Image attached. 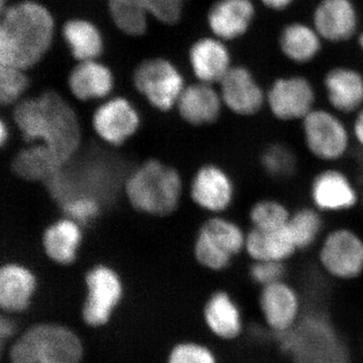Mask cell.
I'll list each match as a JSON object with an SVG mask.
<instances>
[{
  "label": "cell",
  "mask_w": 363,
  "mask_h": 363,
  "mask_svg": "<svg viewBox=\"0 0 363 363\" xmlns=\"http://www.w3.org/2000/svg\"><path fill=\"white\" fill-rule=\"evenodd\" d=\"M13 121L26 140L43 143L64 164L81 145L77 116L71 105L54 91L16 104Z\"/></svg>",
  "instance_id": "cell-1"
},
{
  "label": "cell",
  "mask_w": 363,
  "mask_h": 363,
  "mask_svg": "<svg viewBox=\"0 0 363 363\" xmlns=\"http://www.w3.org/2000/svg\"><path fill=\"white\" fill-rule=\"evenodd\" d=\"M55 21L47 7L25 0L2 11L0 65L28 70L37 65L51 47Z\"/></svg>",
  "instance_id": "cell-2"
},
{
  "label": "cell",
  "mask_w": 363,
  "mask_h": 363,
  "mask_svg": "<svg viewBox=\"0 0 363 363\" xmlns=\"http://www.w3.org/2000/svg\"><path fill=\"white\" fill-rule=\"evenodd\" d=\"M124 195L131 207L150 217L169 216L178 209L183 180L178 169L160 160H147L126 178Z\"/></svg>",
  "instance_id": "cell-3"
},
{
  "label": "cell",
  "mask_w": 363,
  "mask_h": 363,
  "mask_svg": "<svg viewBox=\"0 0 363 363\" xmlns=\"http://www.w3.org/2000/svg\"><path fill=\"white\" fill-rule=\"evenodd\" d=\"M278 338L294 363H350L337 332L319 313L304 314L293 330Z\"/></svg>",
  "instance_id": "cell-4"
},
{
  "label": "cell",
  "mask_w": 363,
  "mask_h": 363,
  "mask_svg": "<svg viewBox=\"0 0 363 363\" xmlns=\"http://www.w3.org/2000/svg\"><path fill=\"white\" fill-rule=\"evenodd\" d=\"M247 233L233 219L213 215L203 222L193 247L200 266L214 272L226 271L245 252Z\"/></svg>",
  "instance_id": "cell-5"
},
{
  "label": "cell",
  "mask_w": 363,
  "mask_h": 363,
  "mask_svg": "<svg viewBox=\"0 0 363 363\" xmlns=\"http://www.w3.org/2000/svg\"><path fill=\"white\" fill-rule=\"evenodd\" d=\"M86 295L81 318L86 326L99 329L111 321L124 296L121 274L107 264H96L86 272Z\"/></svg>",
  "instance_id": "cell-6"
},
{
  "label": "cell",
  "mask_w": 363,
  "mask_h": 363,
  "mask_svg": "<svg viewBox=\"0 0 363 363\" xmlns=\"http://www.w3.org/2000/svg\"><path fill=\"white\" fill-rule=\"evenodd\" d=\"M302 135L308 152L325 162L342 160L350 150L352 138L338 114L316 108L303 119Z\"/></svg>",
  "instance_id": "cell-7"
},
{
  "label": "cell",
  "mask_w": 363,
  "mask_h": 363,
  "mask_svg": "<svg viewBox=\"0 0 363 363\" xmlns=\"http://www.w3.org/2000/svg\"><path fill=\"white\" fill-rule=\"evenodd\" d=\"M324 274L340 281H354L363 274V238L348 227L327 233L318 252Z\"/></svg>",
  "instance_id": "cell-8"
},
{
  "label": "cell",
  "mask_w": 363,
  "mask_h": 363,
  "mask_svg": "<svg viewBox=\"0 0 363 363\" xmlns=\"http://www.w3.org/2000/svg\"><path fill=\"white\" fill-rule=\"evenodd\" d=\"M133 83L152 107L164 112L176 106L185 88L180 71L169 60L162 58L143 62L136 68Z\"/></svg>",
  "instance_id": "cell-9"
},
{
  "label": "cell",
  "mask_w": 363,
  "mask_h": 363,
  "mask_svg": "<svg viewBox=\"0 0 363 363\" xmlns=\"http://www.w3.org/2000/svg\"><path fill=\"white\" fill-rule=\"evenodd\" d=\"M257 301L262 323L277 337L293 330L305 314L300 293L286 279L260 288Z\"/></svg>",
  "instance_id": "cell-10"
},
{
  "label": "cell",
  "mask_w": 363,
  "mask_h": 363,
  "mask_svg": "<svg viewBox=\"0 0 363 363\" xmlns=\"http://www.w3.org/2000/svg\"><path fill=\"white\" fill-rule=\"evenodd\" d=\"M23 333L47 363H82L85 347L77 332L56 322H40Z\"/></svg>",
  "instance_id": "cell-11"
},
{
  "label": "cell",
  "mask_w": 363,
  "mask_h": 363,
  "mask_svg": "<svg viewBox=\"0 0 363 363\" xmlns=\"http://www.w3.org/2000/svg\"><path fill=\"white\" fill-rule=\"evenodd\" d=\"M316 92L308 79L300 76L279 78L267 93L272 116L283 123L302 121L314 108Z\"/></svg>",
  "instance_id": "cell-12"
},
{
  "label": "cell",
  "mask_w": 363,
  "mask_h": 363,
  "mask_svg": "<svg viewBox=\"0 0 363 363\" xmlns=\"http://www.w3.org/2000/svg\"><path fill=\"white\" fill-rule=\"evenodd\" d=\"M190 197L202 210L220 215L233 204L235 186L225 169L207 164L196 171L191 181Z\"/></svg>",
  "instance_id": "cell-13"
},
{
  "label": "cell",
  "mask_w": 363,
  "mask_h": 363,
  "mask_svg": "<svg viewBox=\"0 0 363 363\" xmlns=\"http://www.w3.org/2000/svg\"><path fill=\"white\" fill-rule=\"evenodd\" d=\"M140 114L123 97H113L97 107L92 128L98 138L109 145H123L140 128Z\"/></svg>",
  "instance_id": "cell-14"
},
{
  "label": "cell",
  "mask_w": 363,
  "mask_h": 363,
  "mask_svg": "<svg viewBox=\"0 0 363 363\" xmlns=\"http://www.w3.org/2000/svg\"><path fill=\"white\" fill-rule=\"evenodd\" d=\"M313 206L322 213H341L352 210L359 202V194L350 177L337 169L320 172L310 187Z\"/></svg>",
  "instance_id": "cell-15"
},
{
  "label": "cell",
  "mask_w": 363,
  "mask_h": 363,
  "mask_svg": "<svg viewBox=\"0 0 363 363\" xmlns=\"http://www.w3.org/2000/svg\"><path fill=\"white\" fill-rule=\"evenodd\" d=\"M219 85L224 106L236 116H255L267 104V93L245 67H231Z\"/></svg>",
  "instance_id": "cell-16"
},
{
  "label": "cell",
  "mask_w": 363,
  "mask_h": 363,
  "mask_svg": "<svg viewBox=\"0 0 363 363\" xmlns=\"http://www.w3.org/2000/svg\"><path fill=\"white\" fill-rule=\"evenodd\" d=\"M207 330L225 342L238 340L245 330V320L240 303L225 290H217L208 297L202 311Z\"/></svg>",
  "instance_id": "cell-17"
},
{
  "label": "cell",
  "mask_w": 363,
  "mask_h": 363,
  "mask_svg": "<svg viewBox=\"0 0 363 363\" xmlns=\"http://www.w3.org/2000/svg\"><path fill=\"white\" fill-rule=\"evenodd\" d=\"M38 290L32 269L18 262H7L0 269V308L4 314L28 311Z\"/></svg>",
  "instance_id": "cell-18"
},
{
  "label": "cell",
  "mask_w": 363,
  "mask_h": 363,
  "mask_svg": "<svg viewBox=\"0 0 363 363\" xmlns=\"http://www.w3.org/2000/svg\"><path fill=\"white\" fill-rule=\"evenodd\" d=\"M220 93L212 84L195 83L184 88L177 109L181 118L193 126H205L216 123L223 107Z\"/></svg>",
  "instance_id": "cell-19"
},
{
  "label": "cell",
  "mask_w": 363,
  "mask_h": 363,
  "mask_svg": "<svg viewBox=\"0 0 363 363\" xmlns=\"http://www.w3.org/2000/svg\"><path fill=\"white\" fill-rule=\"evenodd\" d=\"M245 252L252 262L269 260L286 264L298 252L289 223L274 229L250 228Z\"/></svg>",
  "instance_id": "cell-20"
},
{
  "label": "cell",
  "mask_w": 363,
  "mask_h": 363,
  "mask_svg": "<svg viewBox=\"0 0 363 363\" xmlns=\"http://www.w3.org/2000/svg\"><path fill=\"white\" fill-rule=\"evenodd\" d=\"M255 7L252 0H218L208 13V25L221 40L238 39L252 25Z\"/></svg>",
  "instance_id": "cell-21"
},
{
  "label": "cell",
  "mask_w": 363,
  "mask_h": 363,
  "mask_svg": "<svg viewBox=\"0 0 363 363\" xmlns=\"http://www.w3.org/2000/svg\"><path fill=\"white\" fill-rule=\"evenodd\" d=\"M357 23V9L351 0H322L315 11V30L329 42L350 39Z\"/></svg>",
  "instance_id": "cell-22"
},
{
  "label": "cell",
  "mask_w": 363,
  "mask_h": 363,
  "mask_svg": "<svg viewBox=\"0 0 363 363\" xmlns=\"http://www.w3.org/2000/svg\"><path fill=\"white\" fill-rule=\"evenodd\" d=\"M190 65L199 82H220L230 70V54L218 38H204L191 47Z\"/></svg>",
  "instance_id": "cell-23"
},
{
  "label": "cell",
  "mask_w": 363,
  "mask_h": 363,
  "mask_svg": "<svg viewBox=\"0 0 363 363\" xmlns=\"http://www.w3.org/2000/svg\"><path fill=\"white\" fill-rule=\"evenodd\" d=\"M82 240L80 224L63 217L45 229L42 235V247L48 259L52 262L62 267L70 266L77 259Z\"/></svg>",
  "instance_id": "cell-24"
},
{
  "label": "cell",
  "mask_w": 363,
  "mask_h": 363,
  "mask_svg": "<svg viewBox=\"0 0 363 363\" xmlns=\"http://www.w3.org/2000/svg\"><path fill=\"white\" fill-rule=\"evenodd\" d=\"M327 99L338 113L350 114L363 108V76L350 68L333 69L324 80Z\"/></svg>",
  "instance_id": "cell-25"
},
{
  "label": "cell",
  "mask_w": 363,
  "mask_h": 363,
  "mask_svg": "<svg viewBox=\"0 0 363 363\" xmlns=\"http://www.w3.org/2000/svg\"><path fill=\"white\" fill-rule=\"evenodd\" d=\"M68 86L74 97L80 101L102 99L114 87L112 72L97 60L79 62L68 78Z\"/></svg>",
  "instance_id": "cell-26"
},
{
  "label": "cell",
  "mask_w": 363,
  "mask_h": 363,
  "mask_svg": "<svg viewBox=\"0 0 363 363\" xmlns=\"http://www.w3.org/2000/svg\"><path fill=\"white\" fill-rule=\"evenodd\" d=\"M64 40L78 62L97 60L104 51V38L94 23L82 18L67 21L62 30Z\"/></svg>",
  "instance_id": "cell-27"
},
{
  "label": "cell",
  "mask_w": 363,
  "mask_h": 363,
  "mask_svg": "<svg viewBox=\"0 0 363 363\" xmlns=\"http://www.w3.org/2000/svg\"><path fill=\"white\" fill-rule=\"evenodd\" d=\"M64 164L49 147L38 143L18 152L13 161V169L28 181H49L63 168Z\"/></svg>",
  "instance_id": "cell-28"
},
{
  "label": "cell",
  "mask_w": 363,
  "mask_h": 363,
  "mask_svg": "<svg viewBox=\"0 0 363 363\" xmlns=\"http://www.w3.org/2000/svg\"><path fill=\"white\" fill-rule=\"evenodd\" d=\"M281 51L286 58L296 63H307L321 50L320 35L304 23H290L284 28L279 38Z\"/></svg>",
  "instance_id": "cell-29"
},
{
  "label": "cell",
  "mask_w": 363,
  "mask_h": 363,
  "mask_svg": "<svg viewBox=\"0 0 363 363\" xmlns=\"http://www.w3.org/2000/svg\"><path fill=\"white\" fill-rule=\"evenodd\" d=\"M109 13L119 30L140 37L147 32L150 14L138 0H109Z\"/></svg>",
  "instance_id": "cell-30"
},
{
  "label": "cell",
  "mask_w": 363,
  "mask_h": 363,
  "mask_svg": "<svg viewBox=\"0 0 363 363\" xmlns=\"http://www.w3.org/2000/svg\"><path fill=\"white\" fill-rule=\"evenodd\" d=\"M289 227L298 250L312 247L323 233L322 212L313 207H303L292 212Z\"/></svg>",
  "instance_id": "cell-31"
},
{
  "label": "cell",
  "mask_w": 363,
  "mask_h": 363,
  "mask_svg": "<svg viewBox=\"0 0 363 363\" xmlns=\"http://www.w3.org/2000/svg\"><path fill=\"white\" fill-rule=\"evenodd\" d=\"M264 173L274 180H286L297 172L298 159L294 150L283 143L267 145L259 156Z\"/></svg>",
  "instance_id": "cell-32"
},
{
  "label": "cell",
  "mask_w": 363,
  "mask_h": 363,
  "mask_svg": "<svg viewBox=\"0 0 363 363\" xmlns=\"http://www.w3.org/2000/svg\"><path fill=\"white\" fill-rule=\"evenodd\" d=\"M291 215L292 211L283 202L266 198L250 207L248 218L252 228L274 229L286 225Z\"/></svg>",
  "instance_id": "cell-33"
},
{
  "label": "cell",
  "mask_w": 363,
  "mask_h": 363,
  "mask_svg": "<svg viewBox=\"0 0 363 363\" xmlns=\"http://www.w3.org/2000/svg\"><path fill=\"white\" fill-rule=\"evenodd\" d=\"M30 81L26 70L18 67L0 65V102L2 105H13L28 89Z\"/></svg>",
  "instance_id": "cell-34"
},
{
  "label": "cell",
  "mask_w": 363,
  "mask_h": 363,
  "mask_svg": "<svg viewBox=\"0 0 363 363\" xmlns=\"http://www.w3.org/2000/svg\"><path fill=\"white\" fill-rule=\"evenodd\" d=\"M167 363H219L216 352L199 341H181L169 351Z\"/></svg>",
  "instance_id": "cell-35"
},
{
  "label": "cell",
  "mask_w": 363,
  "mask_h": 363,
  "mask_svg": "<svg viewBox=\"0 0 363 363\" xmlns=\"http://www.w3.org/2000/svg\"><path fill=\"white\" fill-rule=\"evenodd\" d=\"M96 198L78 196L61 203V209L67 218L77 222L81 226L89 224L99 216L101 204Z\"/></svg>",
  "instance_id": "cell-36"
},
{
  "label": "cell",
  "mask_w": 363,
  "mask_h": 363,
  "mask_svg": "<svg viewBox=\"0 0 363 363\" xmlns=\"http://www.w3.org/2000/svg\"><path fill=\"white\" fill-rule=\"evenodd\" d=\"M250 281L260 288L283 281L286 276V264L269 260L252 262L248 271Z\"/></svg>",
  "instance_id": "cell-37"
},
{
  "label": "cell",
  "mask_w": 363,
  "mask_h": 363,
  "mask_svg": "<svg viewBox=\"0 0 363 363\" xmlns=\"http://www.w3.org/2000/svg\"><path fill=\"white\" fill-rule=\"evenodd\" d=\"M150 16L167 25L180 20L185 0H138Z\"/></svg>",
  "instance_id": "cell-38"
},
{
  "label": "cell",
  "mask_w": 363,
  "mask_h": 363,
  "mask_svg": "<svg viewBox=\"0 0 363 363\" xmlns=\"http://www.w3.org/2000/svg\"><path fill=\"white\" fill-rule=\"evenodd\" d=\"M7 355L9 363H47L23 332L11 343Z\"/></svg>",
  "instance_id": "cell-39"
},
{
  "label": "cell",
  "mask_w": 363,
  "mask_h": 363,
  "mask_svg": "<svg viewBox=\"0 0 363 363\" xmlns=\"http://www.w3.org/2000/svg\"><path fill=\"white\" fill-rule=\"evenodd\" d=\"M16 333V325L11 315L4 314L0 319V339H1V347L4 348V345L7 341L11 340Z\"/></svg>",
  "instance_id": "cell-40"
},
{
  "label": "cell",
  "mask_w": 363,
  "mask_h": 363,
  "mask_svg": "<svg viewBox=\"0 0 363 363\" xmlns=\"http://www.w3.org/2000/svg\"><path fill=\"white\" fill-rule=\"evenodd\" d=\"M351 133L357 145L363 150V108L357 112Z\"/></svg>",
  "instance_id": "cell-41"
},
{
  "label": "cell",
  "mask_w": 363,
  "mask_h": 363,
  "mask_svg": "<svg viewBox=\"0 0 363 363\" xmlns=\"http://www.w3.org/2000/svg\"><path fill=\"white\" fill-rule=\"evenodd\" d=\"M262 1L269 9L274 11H283L292 4L293 0H262Z\"/></svg>",
  "instance_id": "cell-42"
},
{
  "label": "cell",
  "mask_w": 363,
  "mask_h": 363,
  "mask_svg": "<svg viewBox=\"0 0 363 363\" xmlns=\"http://www.w3.org/2000/svg\"><path fill=\"white\" fill-rule=\"evenodd\" d=\"M9 125H7L6 121L2 119V121H0V143H1V145H6L7 140H9Z\"/></svg>",
  "instance_id": "cell-43"
},
{
  "label": "cell",
  "mask_w": 363,
  "mask_h": 363,
  "mask_svg": "<svg viewBox=\"0 0 363 363\" xmlns=\"http://www.w3.org/2000/svg\"><path fill=\"white\" fill-rule=\"evenodd\" d=\"M359 44H360V45H362V50H363V33H362V35H360Z\"/></svg>",
  "instance_id": "cell-44"
},
{
  "label": "cell",
  "mask_w": 363,
  "mask_h": 363,
  "mask_svg": "<svg viewBox=\"0 0 363 363\" xmlns=\"http://www.w3.org/2000/svg\"><path fill=\"white\" fill-rule=\"evenodd\" d=\"M362 355H363V339H362Z\"/></svg>",
  "instance_id": "cell-45"
},
{
  "label": "cell",
  "mask_w": 363,
  "mask_h": 363,
  "mask_svg": "<svg viewBox=\"0 0 363 363\" xmlns=\"http://www.w3.org/2000/svg\"><path fill=\"white\" fill-rule=\"evenodd\" d=\"M362 205H363V195H362Z\"/></svg>",
  "instance_id": "cell-46"
}]
</instances>
